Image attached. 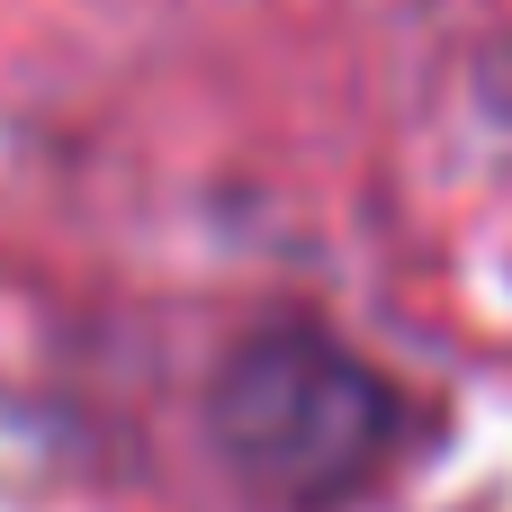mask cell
<instances>
[{"label": "cell", "instance_id": "1", "mask_svg": "<svg viewBox=\"0 0 512 512\" xmlns=\"http://www.w3.org/2000/svg\"><path fill=\"white\" fill-rule=\"evenodd\" d=\"M207 423H216V450L252 486H270L288 504H324L378 468L396 405H387V378L369 360H351L342 342H324L306 324H270L225 360Z\"/></svg>", "mask_w": 512, "mask_h": 512}]
</instances>
